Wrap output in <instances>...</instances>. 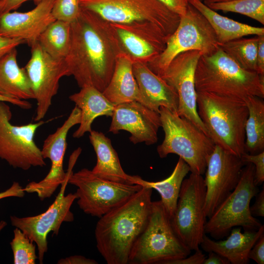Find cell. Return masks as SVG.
I'll list each match as a JSON object with an SVG mask.
<instances>
[{
    "label": "cell",
    "instance_id": "6da1fadb",
    "mask_svg": "<svg viewBox=\"0 0 264 264\" xmlns=\"http://www.w3.org/2000/svg\"><path fill=\"white\" fill-rule=\"evenodd\" d=\"M69 51L65 59L70 76L78 85L89 86L103 92L112 76L116 59L122 51L109 22L81 8L70 23Z\"/></svg>",
    "mask_w": 264,
    "mask_h": 264
},
{
    "label": "cell",
    "instance_id": "7a4b0ae2",
    "mask_svg": "<svg viewBox=\"0 0 264 264\" xmlns=\"http://www.w3.org/2000/svg\"><path fill=\"white\" fill-rule=\"evenodd\" d=\"M153 189L142 187L98 220V251L108 264H128L132 248L145 228L151 213Z\"/></svg>",
    "mask_w": 264,
    "mask_h": 264
},
{
    "label": "cell",
    "instance_id": "3957f363",
    "mask_svg": "<svg viewBox=\"0 0 264 264\" xmlns=\"http://www.w3.org/2000/svg\"><path fill=\"white\" fill-rule=\"evenodd\" d=\"M196 91L244 100L264 97V76L245 70L220 47L201 55L195 73Z\"/></svg>",
    "mask_w": 264,
    "mask_h": 264
},
{
    "label": "cell",
    "instance_id": "277c9868",
    "mask_svg": "<svg viewBox=\"0 0 264 264\" xmlns=\"http://www.w3.org/2000/svg\"><path fill=\"white\" fill-rule=\"evenodd\" d=\"M198 115L208 136L217 145L241 157L245 152L248 110L244 100L197 91Z\"/></svg>",
    "mask_w": 264,
    "mask_h": 264
},
{
    "label": "cell",
    "instance_id": "5b68a950",
    "mask_svg": "<svg viewBox=\"0 0 264 264\" xmlns=\"http://www.w3.org/2000/svg\"><path fill=\"white\" fill-rule=\"evenodd\" d=\"M159 113L165 133L162 143L157 147L159 156L163 158L170 154H176L188 165L191 173L203 175L207 159L215 147L214 141L176 112L161 107Z\"/></svg>",
    "mask_w": 264,
    "mask_h": 264
},
{
    "label": "cell",
    "instance_id": "8992f818",
    "mask_svg": "<svg viewBox=\"0 0 264 264\" xmlns=\"http://www.w3.org/2000/svg\"><path fill=\"white\" fill-rule=\"evenodd\" d=\"M191 252L175 232L160 200L153 201L148 223L132 248L128 264H167Z\"/></svg>",
    "mask_w": 264,
    "mask_h": 264
},
{
    "label": "cell",
    "instance_id": "52a82bcc",
    "mask_svg": "<svg viewBox=\"0 0 264 264\" xmlns=\"http://www.w3.org/2000/svg\"><path fill=\"white\" fill-rule=\"evenodd\" d=\"M255 167L249 163L244 166L240 180L233 191L208 218L205 233L216 240L227 236L232 229L257 230L263 225L250 211L251 199L259 192L255 183Z\"/></svg>",
    "mask_w": 264,
    "mask_h": 264
},
{
    "label": "cell",
    "instance_id": "ba28073f",
    "mask_svg": "<svg viewBox=\"0 0 264 264\" xmlns=\"http://www.w3.org/2000/svg\"><path fill=\"white\" fill-rule=\"evenodd\" d=\"M219 47L215 33L206 18L190 3L186 13L180 17L179 23L167 39L162 53L147 65L158 75L179 54L197 50L209 55Z\"/></svg>",
    "mask_w": 264,
    "mask_h": 264
},
{
    "label": "cell",
    "instance_id": "9c48e42d",
    "mask_svg": "<svg viewBox=\"0 0 264 264\" xmlns=\"http://www.w3.org/2000/svg\"><path fill=\"white\" fill-rule=\"evenodd\" d=\"M80 5L111 23L151 22L168 37L180 20L178 15L158 0H80Z\"/></svg>",
    "mask_w": 264,
    "mask_h": 264
},
{
    "label": "cell",
    "instance_id": "30bf717a",
    "mask_svg": "<svg viewBox=\"0 0 264 264\" xmlns=\"http://www.w3.org/2000/svg\"><path fill=\"white\" fill-rule=\"evenodd\" d=\"M81 151V149L78 148L70 155L66 177L61 185L60 191L54 202L45 212L26 217L10 216L12 225L21 229L37 245L40 264H43L44 255L48 250L47 235L52 232L53 235H58L63 222H72L74 220L70 208L77 196L75 193L65 195V191L69 177Z\"/></svg>",
    "mask_w": 264,
    "mask_h": 264
},
{
    "label": "cell",
    "instance_id": "8fae6325",
    "mask_svg": "<svg viewBox=\"0 0 264 264\" xmlns=\"http://www.w3.org/2000/svg\"><path fill=\"white\" fill-rule=\"evenodd\" d=\"M205 196L202 175L191 173L182 182L176 208L170 219L176 235L191 251L199 248L205 234Z\"/></svg>",
    "mask_w": 264,
    "mask_h": 264
},
{
    "label": "cell",
    "instance_id": "7c38bea8",
    "mask_svg": "<svg viewBox=\"0 0 264 264\" xmlns=\"http://www.w3.org/2000/svg\"><path fill=\"white\" fill-rule=\"evenodd\" d=\"M68 183L77 188L75 194L79 208L85 213L98 218L125 201L142 187L138 184L102 178L87 168L72 172Z\"/></svg>",
    "mask_w": 264,
    "mask_h": 264
},
{
    "label": "cell",
    "instance_id": "4fadbf2b",
    "mask_svg": "<svg viewBox=\"0 0 264 264\" xmlns=\"http://www.w3.org/2000/svg\"><path fill=\"white\" fill-rule=\"evenodd\" d=\"M6 103L0 101V159L14 168L24 171L45 166L41 150L34 141L36 131L44 122L14 125L11 123L10 108Z\"/></svg>",
    "mask_w": 264,
    "mask_h": 264
},
{
    "label": "cell",
    "instance_id": "5bb4252c",
    "mask_svg": "<svg viewBox=\"0 0 264 264\" xmlns=\"http://www.w3.org/2000/svg\"><path fill=\"white\" fill-rule=\"evenodd\" d=\"M31 55L24 67L36 100L35 121L42 120L58 92L59 81L70 76L65 59H55L48 54L38 42L31 47Z\"/></svg>",
    "mask_w": 264,
    "mask_h": 264
},
{
    "label": "cell",
    "instance_id": "9a60e30c",
    "mask_svg": "<svg viewBox=\"0 0 264 264\" xmlns=\"http://www.w3.org/2000/svg\"><path fill=\"white\" fill-rule=\"evenodd\" d=\"M245 164L241 157L215 145L209 156L204 178L206 186L204 212L209 218L237 186Z\"/></svg>",
    "mask_w": 264,
    "mask_h": 264
},
{
    "label": "cell",
    "instance_id": "2e32d148",
    "mask_svg": "<svg viewBox=\"0 0 264 264\" xmlns=\"http://www.w3.org/2000/svg\"><path fill=\"white\" fill-rule=\"evenodd\" d=\"M202 54L191 50L176 56L158 75L176 90L178 98L177 113L198 127L208 135L197 111L195 73Z\"/></svg>",
    "mask_w": 264,
    "mask_h": 264
},
{
    "label": "cell",
    "instance_id": "e0dca14e",
    "mask_svg": "<svg viewBox=\"0 0 264 264\" xmlns=\"http://www.w3.org/2000/svg\"><path fill=\"white\" fill-rule=\"evenodd\" d=\"M80 110L75 106L64 123L44 140L41 150L44 159L51 161L50 169L46 176L38 182L32 181L23 188L25 192L36 193L43 200L49 198L65 181L67 172L63 169V161L66 149V137L70 129L79 124Z\"/></svg>",
    "mask_w": 264,
    "mask_h": 264
},
{
    "label": "cell",
    "instance_id": "ac0fdd59",
    "mask_svg": "<svg viewBox=\"0 0 264 264\" xmlns=\"http://www.w3.org/2000/svg\"><path fill=\"white\" fill-rule=\"evenodd\" d=\"M121 50L133 63L146 65L164 51L168 36L155 25L147 22L111 23Z\"/></svg>",
    "mask_w": 264,
    "mask_h": 264
},
{
    "label": "cell",
    "instance_id": "d6986e66",
    "mask_svg": "<svg viewBox=\"0 0 264 264\" xmlns=\"http://www.w3.org/2000/svg\"><path fill=\"white\" fill-rule=\"evenodd\" d=\"M109 132L116 134L121 130L131 133L134 144L145 142L147 145L157 141V132L161 127L160 114L137 101L115 105Z\"/></svg>",
    "mask_w": 264,
    "mask_h": 264
},
{
    "label": "cell",
    "instance_id": "ffe728a7",
    "mask_svg": "<svg viewBox=\"0 0 264 264\" xmlns=\"http://www.w3.org/2000/svg\"><path fill=\"white\" fill-rule=\"evenodd\" d=\"M55 0H42L35 8L25 12H10L0 16V35L20 39L30 47L56 20L51 14Z\"/></svg>",
    "mask_w": 264,
    "mask_h": 264
},
{
    "label": "cell",
    "instance_id": "44dd1931",
    "mask_svg": "<svg viewBox=\"0 0 264 264\" xmlns=\"http://www.w3.org/2000/svg\"><path fill=\"white\" fill-rule=\"evenodd\" d=\"M132 70L143 105L158 113L161 107L177 112L178 98L172 87L153 72L145 64L133 63Z\"/></svg>",
    "mask_w": 264,
    "mask_h": 264
},
{
    "label": "cell",
    "instance_id": "7402d4cb",
    "mask_svg": "<svg viewBox=\"0 0 264 264\" xmlns=\"http://www.w3.org/2000/svg\"><path fill=\"white\" fill-rule=\"evenodd\" d=\"M241 230V227L233 228L227 239L221 241H214L205 234L200 246L206 252L213 251L225 257L231 264H247L249 253L264 233V225L257 230Z\"/></svg>",
    "mask_w": 264,
    "mask_h": 264
},
{
    "label": "cell",
    "instance_id": "603a6c76",
    "mask_svg": "<svg viewBox=\"0 0 264 264\" xmlns=\"http://www.w3.org/2000/svg\"><path fill=\"white\" fill-rule=\"evenodd\" d=\"M132 64L126 53L121 52L117 55L111 79L102 92L114 105L132 101L142 104L141 95L133 73Z\"/></svg>",
    "mask_w": 264,
    "mask_h": 264
},
{
    "label": "cell",
    "instance_id": "cb8c5ba5",
    "mask_svg": "<svg viewBox=\"0 0 264 264\" xmlns=\"http://www.w3.org/2000/svg\"><path fill=\"white\" fill-rule=\"evenodd\" d=\"M81 111V121L74 138L82 137L91 132L94 119L101 116H111L115 105L107 99L103 93L93 87L87 86L69 96Z\"/></svg>",
    "mask_w": 264,
    "mask_h": 264
},
{
    "label": "cell",
    "instance_id": "d4e9b609",
    "mask_svg": "<svg viewBox=\"0 0 264 264\" xmlns=\"http://www.w3.org/2000/svg\"><path fill=\"white\" fill-rule=\"evenodd\" d=\"M14 48L0 58V94L21 100L34 99V95L24 67L18 64Z\"/></svg>",
    "mask_w": 264,
    "mask_h": 264
},
{
    "label": "cell",
    "instance_id": "484cf974",
    "mask_svg": "<svg viewBox=\"0 0 264 264\" xmlns=\"http://www.w3.org/2000/svg\"><path fill=\"white\" fill-rule=\"evenodd\" d=\"M89 138L97 157L96 164L92 172L105 179L130 183V175L123 170L110 139L102 132L94 130L90 132Z\"/></svg>",
    "mask_w": 264,
    "mask_h": 264
},
{
    "label": "cell",
    "instance_id": "4316f807",
    "mask_svg": "<svg viewBox=\"0 0 264 264\" xmlns=\"http://www.w3.org/2000/svg\"><path fill=\"white\" fill-rule=\"evenodd\" d=\"M208 21L215 32L219 44L249 35H264V28L252 26L220 15L200 0H189Z\"/></svg>",
    "mask_w": 264,
    "mask_h": 264
},
{
    "label": "cell",
    "instance_id": "83f0119b",
    "mask_svg": "<svg viewBox=\"0 0 264 264\" xmlns=\"http://www.w3.org/2000/svg\"><path fill=\"white\" fill-rule=\"evenodd\" d=\"M190 172L188 165L179 157L172 174L165 179L157 181H149L138 176L130 175L131 184H138L141 187L154 189L160 195L164 209L170 219L172 217L177 204L182 182Z\"/></svg>",
    "mask_w": 264,
    "mask_h": 264
},
{
    "label": "cell",
    "instance_id": "f1b7e54d",
    "mask_svg": "<svg viewBox=\"0 0 264 264\" xmlns=\"http://www.w3.org/2000/svg\"><path fill=\"white\" fill-rule=\"evenodd\" d=\"M257 96L244 100L248 110L245 126V151L255 154L264 151V102Z\"/></svg>",
    "mask_w": 264,
    "mask_h": 264
},
{
    "label": "cell",
    "instance_id": "f546056e",
    "mask_svg": "<svg viewBox=\"0 0 264 264\" xmlns=\"http://www.w3.org/2000/svg\"><path fill=\"white\" fill-rule=\"evenodd\" d=\"M70 35V23L55 20L41 34L37 42L52 58L64 60L69 51Z\"/></svg>",
    "mask_w": 264,
    "mask_h": 264
},
{
    "label": "cell",
    "instance_id": "4dcf8cb0",
    "mask_svg": "<svg viewBox=\"0 0 264 264\" xmlns=\"http://www.w3.org/2000/svg\"><path fill=\"white\" fill-rule=\"evenodd\" d=\"M259 36L241 38L223 44L219 47L242 68L257 72V53Z\"/></svg>",
    "mask_w": 264,
    "mask_h": 264
},
{
    "label": "cell",
    "instance_id": "1f68e13d",
    "mask_svg": "<svg viewBox=\"0 0 264 264\" xmlns=\"http://www.w3.org/2000/svg\"><path fill=\"white\" fill-rule=\"evenodd\" d=\"M208 6L215 11L239 13L264 24V0H232L211 3Z\"/></svg>",
    "mask_w": 264,
    "mask_h": 264
},
{
    "label": "cell",
    "instance_id": "d6a6232c",
    "mask_svg": "<svg viewBox=\"0 0 264 264\" xmlns=\"http://www.w3.org/2000/svg\"><path fill=\"white\" fill-rule=\"evenodd\" d=\"M14 236L10 242L15 264H35L38 256L36 246L19 228L13 230Z\"/></svg>",
    "mask_w": 264,
    "mask_h": 264
},
{
    "label": "cell",
    "instance_id": "836d02e7",
    "mask_svg": "<svg viewBox=\"0 0 264 264\" xmlns=\"http://www.w3.org/2000/svg\"><path fill=\"white\" fill-rule=\"evenodd\" d=\"M80 0H55L51 14L56 20L71 23L78 18Z\"/></svg>",
    "mask_w": 264,
    "mask_h": 264
},
{
    "label": "cell",
    "instance_id": "e575fe53",
    "mask_svg": "<svg viewBox=\"0 0 264 264\" xmlns=\"http://www.w3.org/2000/svg\"><path fill=\"white\" fill-rule=\"evenodd\" d=\"M240 157L245 165L251 163L254 165L255 185L262 184L264 181V151L255 154L245 152Z\"/></svg>",
    "mask_w": 264,
    "mask_h": 264
},
{
    "label": "cell",
    "instance_id": "d590c367",
    "mask_svg": "<svg viewBox=\"0 0 264 264\" xmlns=\"http://www.w3.org/2000/svg\"><path fill=\"white\" fill-rule=\"evenodd\" d=\"M248 258L258 264H264V233L261 235L251 248Z\"/></svg>",
    "mask_w": 264,
    "mask_h": 264
},
{
    "label": "cell",
    "instance_id": "8d00e7d4",
    "mask_svg": "<svg viewBox=\"0 0 264 264\" xmlns=\"http://www.w3.org/2000/svg\"><path fill=\"white\" fill-rule=\"evenodd\" d=\"M165 7L179 17L184 15L187 11L189 0H158Z\"/></svg>",
    "mask_w": 264,
    "mask_h": 264
},
{
    "label": "cell",
    "instance_id": "74e56055",
    "mask_svg": "<svg viewBox=\"0 0 264 264\" xmlns=\"http://www.w3.org/2000/svg\"><path fill=\"white\" fill-rule=\"evenodd\" d=\"M195 251V253L191 256L169 262L167 264H203L205 255L199 248Z\"/></svg>",
    "mask_w": 264,
    "mask_h": 264
},
{
    "label": "cell",
    "instance_id": "f35d334b",
    "mask_svg": "<svg viewBox=\"0 0 264 264\" xmlns=\"http://www.w3.org/2000/svg\"><path fill=\"white\" fill-rule=\"evenodd\" d=\"M23 44L25 43L22 40L7 38L0 35V58Z\"/></svg>",
    "mask_w": 264,
    "mask_h": 264
},
{
    "label": "cell",
    "instance_id": "ab89813d",
    "mask_svg": "<svg viewBox=\"0 0 264 264\" xmlns=\"http://www.w3.org/2000/svg\"><path fill=\"white\" fill-rule=\"evenodd\" d=\"M254 204L250 206V211L254 217H264V188L256 195Z\"/></svg>",
    "mask_w": 264,
    "mask_h": 264
},
{
    "label": "cell",
    "instance_id": "60d3db41",
    "mask_svg": "<svg viewBox=\"0 0 264 264\" xmlns=\"http://www.w3.org/2000/svg\"><path fill=\"white\" fill-rule=\"evenodd\" d=\"M256 65L257 72L264 76V35L259 36Z\"/></svg>",
    "mask_w": 264,
    "mask_h": 264
},
{
    "label": "cell",
    "instance_id": "b9f144b4",
    "mask_svg": "<svg viewBox=\"0 0 264 264\" xmlns=\"http://www.w3.org/2000/svg\"><path fill=\"white\" fill-rule=\"evenodd\" d=\"M58 264H97L98 263L93 259L87 258L82 255H73L65 258L60 259Z\"/></svg>",
    "mask_w": 264,
    "mask_h": 264
},
{
    "label": "cell",
    "instance_id": "7bdbcfd3",
    "mask_svg": "<svg viewBox=\"0 0 264 264\" xmlns=\"http://www.w3.org/2000/svg\"><path fill=\"white\" fill-rule=\"evenodd\" d=\"M28 0H0V16L17 9Z\"/></svg>",
    "mask_w": 264,
    "mask_h": 264
},
{
    "label": "cell",
    "instance_id": "ee69618b",
    "mask_svg": "<svg viewBox=\"0 0 264 264\" xmlns=\"http://www.w3.org/2000/svg\"><path fill=\"white\" fill-rule=\"evenodd\" d=\"M25 195V191L19 182H14L6 190L0 193V199L7 197L22 198Z\"/></svg>",
    "mask_w": 264,
    "mask_h": 264
},
{
    "label": "cell",
    "instance_id": "f6af8a7d",
    "mask_svg": "<svg viewBox=\"0 0 264 264\" xmlns=\"http://www.w3.org/2000/svg\"><path fill=\"white\" fill-rule=\"evenodd\" d=\"M203 264H230L229 261L225 257L213 251L208 252Z\"/></svg>",
    "mask_w": 264,
    "mask_h": 264
},
{
    "label": "cell",
    "instance_id": "bcb514c9",
    "mask_svg": "<svg viewBox=\"0 0 264 264\" xmlns=\"http://www.w3.org/2000/svg\"><path fill=\"white\" fill-rule=\"evenodd\" d=\"M0 101L11 103L24 110H29L32 108V104L27 100H21L10 98L2 96L0 94Z\"/></svg>",
    "mask_w": 264,
    "mask_h": 264
},
{
    "label": "cell",
    "instance_id": "7dc6e473",
    "mask_svg": "<svg viewBox=\"0 0 264 264\" xmlns=\"http://www.w3.org/2000/svg\"><path fill=\"white\" fill-rule=\"evenodd\" d=\"M203 1V3L206 5L208 6V5L213 3H218V2H223L231 1L232 0H202Z\"/></svg>",
    "mask_w": 264,
    "mask_h": 264
},
{
    "label": "cell",
    "instance_id": "c3c4849f",
    "mask_svg": "<svg viewBox=\"0 0 264 264\" xmlns=\"http://www.w3.org/2000/svg\"><path fill=\"white\" fill-rule=\"evenodd\" d=\"M7 225V223L4 220H1L0 221V232L1 230Z\"/></svg>",
    "mask_w": 264,
    "mask_h": 264
},
{
    "label": "cell",
    "instance_id": "681fc988",
    "mask_svg": "<svg viewBox=\"0 0 264 264\" xmlns=\"http://www.w3.org/2000/svg\"><path fill=\"white\" fill-rule=\"evenodd\" d=\"M42 0H33V2L35 4H37L38 3H39L40 1H41Z\"/></svg>",
    "mask_w": 264,
    "mask_h": 264
},
{
    "label": "cell",
    "instance_id": "f907efd6",
    "mask_svg": "<svg viewBox=\"0 0 264 264\" xmlns=\"http://www.w3.org/2000/svg\"><path fill=\"white\" fill-rule=\"evenodd\" d=\"M200 0L202 1V0Z\"/></svg>",
    "mask_w": 264,
    "mask_h": 264
}]
</instances>
